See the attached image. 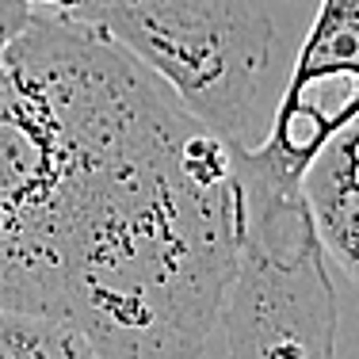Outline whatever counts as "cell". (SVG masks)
Here are the masks:
<instances>
[{"label": "cell", "instance_id": "cell-6", "mask_svg": "<svg viewBox=\"0 0 359 359\" xmlns=\"http://www.w3.org/2000/svg\"><path fill=\"white\" fill-rule=\"evenodd\" d=\"M0 359H96V352L65 321L0 310Z\"/></svg>", "mask_w": 359, "mask_h": 359}, {"label": "cell", "instance_id": "cell-7", "mask_svg": "<svg viewBox=\"0 0 359 359\" xmlns=\"http://www.w3.org/2000/svg\"><path fill=\"white\" fill-rule=\"evenodd\" d=\"M31 15H35V8L23 4V0H0V96L8 92V76H12V65H8V50H12L15 35L27 27Z\"/></svg>", "mask_w": 359, "mask_h": 359}, {"label": "cell", "instance_id": "cell-3", "mask_svg": "<svg viewBox=\"0 0 359 359\" xmlns=\"http://www.w3.org/2000/svg\"><path fill=\"white\" fill-rule=\"evenodd\" d=\"M237 187L241 245L218 310L226 359H337V287L302 187L241 168Z\"/></svg>", "mask_w": 359, "mask_h": 359}, {"label": "cell", "instance_id": "cell-1", "mask_svg": "<svg viewBox=\"0 0 359 359\" xmlns=\"http://www.w3.org/2000/svg\"><path fill=\"white\" fill-rule=\"evenodd\" d=\"M0 96V310L195 359L241 245L233 149L88 23L35 12Z\"/></svg>", "mask_w": 359, "mask_h": 359}, {"label": "cell", "instance_id": "cell-5", "mask_svg": "<svg viewBox=\"0 0 359 359\" xmlns=\"http://www.w3.org/2000/svg\"><path fill=\"white\" fill-rule=\"evenodd\" d=\"M302 195L325 256L359 283V118L313 157Z\"/></svg>", "mask_w": 359, "mask_h": 359}, {"label": "cell", "instance_id": "cell-4", "mask_svg": "<svg viewBox=\"0 0 359 359\" xmlns=\"http://www.w3.org/2000/svg\"><path fill=\"white\" fill-rule=\"evenodd\" d=\"M359 118V0H321L264 138L233 153L237 168L302 187L313 157Z\"/></svg>", "mask_w": 359, "mask_h": 359}, {"label": "cell", "instance_id": "cell-2", "mask_svg": "<svg viewBox=\"0 0 359 359\" xmlns=\"http://www.w3.org/2000/svg\"><path fill=\"white\" fill-rule=\"evenodd\" d=\"M73 23L126 50L233 153L264 138L276 23L260 0H92Z\"/></svg>", "mask_w": 359, "mask_h": 359}, {"label": "cell", "instance_id": "cell-8", "mask_svg": "<svg viewBox=\"0 0 359 359\" xmlns=\"http://www.w3.org/2000/svg\"><path fill=\"white\" fill-rule=\"evenodd\" d=\"M23 4H31L35 12H46V15H62V20H81L92 0H23Z\"/></svg>", "mask_w": 359, "mask_h": 359}]
</instances>
